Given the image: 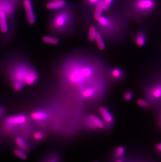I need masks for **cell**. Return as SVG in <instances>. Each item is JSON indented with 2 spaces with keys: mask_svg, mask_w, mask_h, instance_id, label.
<instances>
[{
  "mask_svg": "<svg viewBox=\"0 0 161 162\" xmlns=\"http://www.w3.org/2000/svg\"><path fill=\"white\" fill-rule=\"evenodd\" d=\"M98 112L105 123L111 124L114 122V117L107 107H101L98 109Z\"/></svg>",
  "mask_w": 161,
  "mask_h": 162,
  "instance_id": "11",
  "label": "cell"
},
{
  "mask_svg": "<svg viewBox=\"0 0 161 162\" xmlns=\"http://www.w3.org/2000/svg\"><path fill=\"white\" fill-rule=\"evenodd\" d=\"M88 126L92 129H103L105 126V122L95 115H90L88 118Z\"/></svg>",
  "mask_w": 161,
  "mask_h": 162,
  "instance_id": "10",
  "label": "cell"
},
{
  "mask_svg": "<svg viewBox=\"0 0 161 162\" xmlns=\"http://www.w3.org/2000/svg\"><path fill=\"white\" fill-rule=\"evenodd\" d=\"M125 149L123 146H119L117 148L115 151V156L117 159H121L125 154Z\"/></svg>",
  "mask_w": 161,
  "mask_h": 162,
  "instance_id": "23",
  "label": "cell"
},
{
  "mask_svg": "<svg viewBox=\"0 0 161 162\" xmlns=\"http://www.w3.org/2000/svg\"><path fill=\"white\" fill-rule=\"evenodd\" d=\"M5 109L3 107H0V118L5 113Z\"/></svg>",
  "mask_w": 161,
  "mask_h": 162,
  "instance_id": "31",
  "label": "cell"
},
{
  "mask_svg": "<svg viewBox=\"0 0 161 162\" xmlns=\"http://www.w3.org/2000/svg\"><path fill=\"white\" fill-rule=\"evenodd\" d=\"M13 89L15 91H21L23 89L24 84H23L22 82H19V81H13Z\"/></svg>",
  "mask_w": 161,
  "mask_h": 162,
  "instance_id": "27",
  "label": "cell"
},
{
  "mask_svg": "<svg viewBox=\"0 0 161 162\" xmlns=\"http://www.w3.org/2000/svg\"><path fill=\"white\" fill-rule=\"evenodd\" d=\"M7 17V14L4 11H0V31L3 34L7 33L9 30Z\"/></svg>",
  "mask_w": 161,
  "mask_h": 162,
  "instance_id": "12",
  "label": "cell"
},
{
  "mask_svg": "<svg viewBox=\"0 0 161 162\" xmlns=\"http://www.w3.org/2000/svg\"><path fill=\"white\" fill-rule=\"evenodd\" d=\"M23 6L25 12L26 17L28 23L31 25H34L36 22V17L35 14L33 2L31 0H23Z\"/></svg>",
  "mask_w": 161,
  "mask_h": 162,
  "instance_id": "6",
  "label": "cell"
},
{
  "mask_svg": "<svg viewBox=\"0 0 161 162\" xmlns=\"http://www.w3.org/2000/svg\"><path fill=\"white\" fill-rule=\"evenodd\" d=\"M25 152V151L20 149H15L14 151V154L19 159L24 160H26L27 158V154H26Z\"/></svg>",
  "mask_w": 161,
  "mask_h": 162,
  "instance_id": "24",
  "label": "cell"
},
{
  "mask_svg": "<svg viewBox=\"0 0 161 162\" xmlns=\"http://www.w3.org/2000/svg\"><path fill=\"white\" fill-rule=\"evenodd\" d=\"M45 137V134L42 131H37L33 134V138L35 140L42 141L44 140Z\"/></svg>",
  "mask_w": 161,
  "mask_h": 162,
  "instance_id": "25",
  "label": "cell"
},
{
  "mask_svg": "<svg viewBox=\"0 0 161 162\" xmlns=\"http://www.w3.org/2000/svg\"><path fill=\"white\" fill-rule=\"evenodd\" d=\"M10 75L13 81H17L28 86L33 85L38 78L37 72L26 64H20L15 66Z\"/></svg>",
  "mask_w": 161,
  "mask_h": 162,
  "instance_id": "3",
  "label": "cell"
},
{
  "mask_svg": "<svg viewBox=\"0 0 161 162\" xmlns=\"http://www.w3.org/2000/svg\"><path fill=\"white\" fill-rule=\"evenodd\" d=\"M137 104L138 106L142 108H148L149 107V103L147 100L139 99L137 101Z\"/></svg>",
  "mask_w": 161,
  "mask_h": 162,
  "instance_id": "28",
  "label": "cell"
},
{
  "mask_svg": "<svg viewBox=\"0 0 161 162\" xmlns=\"http://www.w3.org/2000/svg\"><path fill=\"white\" fill-rule=\"evenodd\" d=\"M15 143L20 149L24 151H27L30 149V146L24 138L20 137H17L15 138Z\"/></svg>",
  "mask_w": 161,
  "mask_h": 162,
  "instance_id": "17",
  "label": "cell"
},
{
  "mask_svg": "<svg viewBox=\"0 0 161 162\" xmlns=\"http://www.w3.org/2000/svg\"><path fill=\"white\" fill-rule=\"evenodd\" d=\"M42 42L46 44L56 46L60 43L59 38L56 36H51L49 35H46L42 37Z\"/></svg>",
  "mask_w": 161,
  "mask_h": 162,
  "instance_id": "18",
  "label": "cell"
},
{
  "mask_svg": "<svg viewBox=\"0 0 161 162\" xmlns=\"http://www.w3.org/2000/svg\"><path fill=\"white\" fill-rule=\"evenodd\" d=\"M147 95L151 100L161 98V84H156L151 89L147 91Z\"/></svg>",
  "mask_w": 161,
  "mask_h": 162,
  "instance_id": "13",
  "label": "cell"
},
{
  "mask_svg": "<svg viewBox=\"0 0 161 162\" xmlns=\"http://www.w3.org/2000/svg\"><path fill=\"white\" fill-rule=\"evenodd\" d=\"M91 70L92 69L88 67L76 69L75 71L71 73L69 77L70 80L73 83L82 81L84 79L91 76L92 73Z\"/></svg>",
  "mask_w": 161,
  "mask_h": 162,
  "instance_id": "7",
  "label": "cell"
},
{
  "mask_svg": "<svg viewBox=\"0 0 161 162\" xmlns=\"http://www.w3.org/2000/svg\"><path fill=\"white\" fill-rule=\"evenodd\" d=\"M156 6V0H129V13L134 17H144L152 13Z\"/></svg>",
  "mask_w": 161,
  "mask_h": 162,
  "instance_id": "4",
  "label": "cell"
},
{
  "mask_svg": "<svg viewBox=\"0 0 161 162\" xmlns=\"http://www.w3.org/2000/svg\"><path fill=\"white\" fill-rule=\"evenodd\" d=\"M83 3L89 10L92 11L103 0H82Z\"/></svg>",
  "mask_w": 161,
  "mask_h": 162,
  "instance_id": "20",
  "label": "cell"
},
{
  "mask_svg": "<svg viewBox=\"0 0 161 162\" xmlns=\"http://www.w3.org/2000/svg\"><path fill=\"white\" fill-rule=\"evenodd\" d=\"M70 5L66 0H47L46 7L49 11H57L64 9Z\"/></svg>",
  "mask_w": 161,
  "mask_h": 162,
  "instance_id": "8",
  "label": "cell"
},
{
  "mask_svg": "<svg viewBox=\"0 0 161 162\" xmlns=\"http://www.w3.org/2000/svg\"><path fill=\"white\" fill-rule=\"evenodd\" d=\"M156 150L159 152L161 153V142H159L156 145Z\"/></svg>",
  "mask_w": 161,
  "mask_h": 162,
  "instance_id": "30",
  "label": "cell"
},
{
  "mask_svg": "<svg viewBox=\"0 0 161 162\" xmlns=\"http://www.w3.org/2000/svg\"><path fill=\"white\" fill-rule=\"evenodd\" d=\"M96 24L98 31L105 38L114 37L123 32L125 28L122 17L116 12L104 14L96 21Z\"/></svg>",
  "mask_w": 161,
  "mask_h": 162,
  "instance_id": "2",
  "label": "cell"
},
{
  "mask_svg": "<svg viewBox=\"0 0 161 162\" xmlns=\"http://www.w3.org/2000/svg\"><path fill=\"white\" fill-rule=\"evenodd\" d=\"M96 91L95 89L93 88H90L84 90L82 92V96L85 98H91L96 94Z\"/></svg>",
  "mask_w": 161,
  "mask_h": 162,
  "instance_id": "21",
  "label": "cell"
},
{
  "mask_svg": "<svg viewBox=\"0 0 161 162\" xmlns=\"http://www.w3.org/2000/svg\"><path fill=\"white\" fill-rule=\"evenodd\" d=\"M97 32V28L96 25L92 24L89 26L87 29V39L89 41L91 42L95 41Z\"/></svg>",
  "mask_w": 161,
  "mask_h": 162,
  "instance_id": "16",
  "label": "cell"
},
{
  "mask_svg": "<svg viewBox=\"0 0 161 162\" xmlns=\"http://www.w3.org/2000/svg\"><path fill=\"white\" fill-rule=\"evenodd\" d=\"M27 120V117L25 115H16L7 117L4 120L5 128L9 130L13 129L17 126L25 123Z\"/></svg>",
  "mask_w": 161,
  "mask_h": 162,
  "instance_id": "5",
  "label": "cell"
},
{
  "mask_svg": "<svg viewBox=\"0 0 161 162\" xmlns=\"http://www.w3.org/2000/svg\"><path fill=\"white\" fill-rule=\"evenodd\" d=\"M111 74L114 78L119 79L123 77V73L121 69L118 68H116L111 70Z\"/></svg>",
  "mask_w": 161,
  "mask_h": 162,
  "instance_id": "22",
  "label": "cell"
},
{
  "mask_svg": "<svg viewBox=\"0 0 161 162\" xmlns=\"http://www.w3.org/2000/svg\"><path fill=\"white\" fill-rule=\"evenodd\" d=\"M94 42H95L97 47L100 51H102L105 50L106 48V44H105V40H104V37L98 31L96 34V37H95Z\"/></svg>",
  "mask_w": 161,
  "mask_h": 162,
  "instance_id": "15",
  "label": "cell"
},
{
  "mask_svg": "<svg viewBox=\"0 0 161 162\" xmlns=\"http://www.w3.org/2000/svg\"><path fill=\"white\" fill-rule=\"evenodd\" d=\"M147 33L143 29H139L136 32L134 36V41L138 47H143L147 41Z\"/></svg>",
  "mask_w": 161,
  "mask_h": 162,
  "instance_id": "9",
  "label": "cell"
},
{
  "mask_svg": "<svg viewBox=\"0 0 161 162\" xmlns=\"http://www.w3.org/2000/svg\"><path fill=\"white\" fill-rule=\"evenodd\" d=\"M93 11V19L96 22L100 17H101L104 13L106 12L103 1L101 2H100V3L94 8Z\"/></svg>",
  "mask_w": 161,
  "mask_h": 162,
  "instance_id": "14",
  "label": "cell"
},
{
  "mask_svg": "<svg viewBox=\"0 0 161 162\" xmlns=\"http://www.w3.org/2000/svg\"><path fill=\"white\" fill-rule=\"evenodd\" d=\"M134 97V93L131 91H126L123 95V98L126 101H130Z\"/></svg>",
  "mask_w": 161,
  "mask_h": 162,
  "instance_id": "29",
  "label": "cell"
},
{
  "mask_svg": "<svg viewBox=\"0 0 161 162\" xmlns=\"http://www.w3.org/2000/svg\"><path fill=\"white\" fill-rule=\"evenodd\" d=\"M76 15L72 4L55 11L49 23V29L54 34L67 35L74 31Z\"/></svg>",
  "mask_w": 161,
  "mask_h": 162,
  "instance_id": "1",
  "label": "cell"
},
{
  "mask_svg": "<svg viewBox=\"0 0 161 162\" xmlns=\"http://www.w3.org/2000/svg\"><path fill=\"white\" fill-rule=\"evenodd\" d=\"M114 2L115 0H103L106 12L111 10Z\"/></svg>",
  "mask_w": 161,
  "mask_h": 162,
  "instance_id": "26",
  "label": "cell"
},
{
  "mask_svg": "<svg viewBox=\"0 0 161 162\" xmlns=\"http://www.w3.org/2000/svg\"><path fill=\"white\" fill-rule=\"evenodd\" d=\"M31 118L36 121H43L48 117V114L42 111H36L31 113Z\"/></svg>",
  "mask_w": 161,
  "mask_h": 162,
  "instance_id": "19",
  "label": "cell"
}]
</instances>
